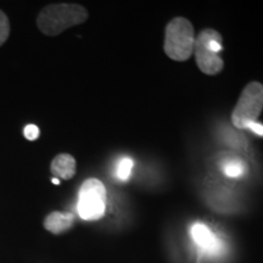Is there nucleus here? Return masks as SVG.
Returning a JSON list of instances; mask_svg holds the SVG:
<instances>
[{"instance_id": "7ed1b4c3", "label": "nucleus", "mask_w": 263, "mask_h": 263, "mask_svg": "<svg viewBox=\"0 0 263 263\" xmlns=\"http://www.w3.org/2000/svg\"><path fill=\"white\" fill-rule=\"evenodd\" d=\"M222 43L221 33L211 28L202 29L195 38L194 54L196 64L205 74L215 76L224 67V62L219 57V52L223 49Z\"/></svg>"}, {"instance_id": "9d476101", "label": "nucleus", "mask_w": 263, "mask_h": 263, "mask_svg": "<svg viewBox=\"0 0 263 263\" xmlns=\"http://www.w3.org/2000/svg\"><path fill=\"white\" fill-rule=\"evenodd\" d=\"M132 167H133V161L130 159H122L118 163L117 170H116V174L117 177L121 180H127L128 177L130 176L132 172Z\"/></svg>"}, {"instance_id": "20e7f679", "label": "nucleus", "mask_w": 263, "mask_h": 263, "mask_svg": "<svg viewBox=\"0 0 263 263\" xmlns=\"http://www.w3.org/2000/svg\"><path fill=\"white\" fill-rule=\"evenodd\" d=\"M263 110V85L251 82L242 89L232 114V123L238 129H248Z\"/></svg>"}, {"instance_id": "1a4fd4ad", "label": "nucleus", "mask_w": 263, "mask_h": 263, "mask_svg": "<svg viewBox=\"0 0 263 263\" xmlns=\"http://www.w3.org/2000/svg\"><path fill=\"white\" fill-rule=\"evenodd\" d=\"M245 168L244 162H241L240 160H229L228 162H226L223 171L230 178H238L245 173Z\"/></svg>"}, {"instance_id": "0eeeda50", "label": "nucleus", "mask_w": 263, "mask_h": 263, "mask_svg": "<svg viewBox=\"0 0 263 263\" xmlns=\"http://www.w3.org/2000/svg\"><path fill=\"white\" fill-rule=\"evenodd\" d=\"M76 170H77V163L74 157L70 154H59L50 164L52 176L58 179H71L76 174Z\"/></svg>"}, {"instance_id": "f8f14e48", "label": "nucleus", "mask_w": 263, "mask_h": 263, "mask_svg": "<svg viewBox=\"0 0 263 263\" xmlns=\"http://www.w3.org/2000/svg\"><path fill=\"white\" fill-rule=\"evenodd\" d=\"M24 134H25L26 139L29 141H34L39 138L41 132H39V128L35 126V124H28V126L25 127Z\"/></svg>"}, {"instance_id": "f03ea898", "label": "nucleus", "mask_w": 263, "mask_h": 263, "mask_svg": "<svg viewBox=\"0 0 263 263\" xmlns=\"http://www.w3.org/2000/svg\"><path fill=\"white\" fill-rule=\"evenodd\" d=\"M195 32L192 22L184 17H174L164 31V52L174 61H185L194 54Z\"/></svg>"}, {"instance_id": "4468645a", "label": "nucleus", "mask_w": 263, "mask_h": 263, "mask_svg": "<svg viewBox=\"0 0 263 263\" xmlns=\"http://www.w3.org/2000/svg\"><path fill=\"white\" fill-rule=\"evenodd\" d=\"M52 183L57 184V185H58V184H60V180H59L58 178H52Z\"/></svg>"}, {"instance_id": "f257e3e1", "label": "nucleus", "mask_w": 263, "mask_h": 263, "mask_svg": "<svg viewBox=\"0 0 263 263\" xmlns=\"http://www.w3.org/2000/svg\"><path fill=\"white\" fill-rule=\"evenodd\" d=\"M88 11L78 4H51L45 6L37 17V27L45 35H59L65 29L83 24Z\"/></svg>"}, {"instance_id": "423d86ee", "label": "nucleus", "mask_w": 263, "mask_h": 263, "mask_svg": "<svg viewBox=\"0 0 263 263\" xmlns=\"http://www.w3.org/2000/svg\"><path fill=\"white\" fill-rule=\"evenodd\" d=\"M190 233H192L194 242L206 255L216 256L222 251V245L218 238L207 226L202 224V223H195L192 227Z\"/></svg>"}, {"instance_id": "9b49d317", "label": "nucleus", "mask_w": 263, "mask_h": 263, "mask_svg": "<svg viewBox=\"0 0 263 263\" xmlns=\"http://www.w3.org/2000/svg\"><path fill=\"white\" fill-rule=\"evenodd\" d=\"M10 35V21L5 12L0 10V47L8 41Z\"/></svg>"}, {"instance_id": "39448f33", "label": "nucleus", "mask_w": 263, "mask_h": 263, "mask_svg": "<svg viewBox=\"0 0 263 263\" xmlns=\"http://www.w3.org/2000/svg\"><path fill=\"white\" fill-rule=\"evenodd\" d=\"M106 210V189L100 180L89 178L84 180L78 192L77 211L84 221H98Z\"/></svg>"}, {"instance_id": "ddd939ff", "label": "nucleus", "mask_w": 263, "mask_h": 263, "mask_svg": "<svg viewBox=\"0 0 263 263\" xmlns=\"http://www.w3.org/2000/svg\"><path fill=\"white\" fill-rule=\"evenodd\" d=\"M249 130H251L252 133H255L256 136H259V137H263V124L259 123L256 121V122L251 123L250 126L248 127Z\"/></svg>"}, {"instance_id": "6e6552de", "label": "nucleus", "mask_w": 263, "mask_h": 263, "mask_svg": "<svg viewBox=\"0 0 263 263\" xmlns=\"http://www.w3.org/2000/svg\"><path fill=\"white\" fill-rule=\"evenodd\" d=\"M74 222V217L70 212L54 211L45 217L44 228L52 234H62L71 228Z\"/></svg>"}]
</instances>
